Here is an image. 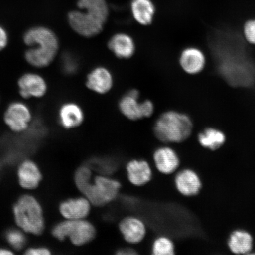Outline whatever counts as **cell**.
<instances>
[{"mask_svg": "<svg viewBox=\"0 0 255 255\" xmlns=\"http://www.w3.org/2000/svg\"><path fill=\"white\" fill-rule=\"evenodd\" d=\"M210 46L218 71L229 85L250 87L255 81V62L249 56L237 34L219 31L213 34Z\"/></svg>", "mask_w": 255, "mask_h": 255, "instance_id": "cell-1", "label": "cell"}, {"mask_svg": "<svg viewBox=\"0 0 255 255\" xmlns=\"http://www.w3.org/2000/svg\"><path fill=\"white\" fill-rule=\"evenodd\" d=\"M24 41L31 47L25 52V59L37 68L49 65L59 49V41L55 34L46 27H36L28 30L24 34Z\"/></svg>", "mask_w": 255, "mask_h": 255, "instance_id": "cell-2", "label": "cell"}, {"mask_svg": "<svg viewBox=\"0 0 255 255\" xmlns=\"http://www.w3.org/2000/svg\"><path fill=\"white\" fill-rule=\"evenodd\" d=\"M193 124L186 114L175 111L162 113L155 121L153 130L159 141L164 143H180L191 135Z\"/></svg>", "mask_w": 255, "mask_h": 255, "instance_id": "cell-3", "label": "cell"}, {"mask_svg": "<svg viewBox=\"0 0 255 255\" xmlns=\"http://www.w3.org/2000/svg\"><path fill=\"white\" fill-rule=\"evenodd\" d=\"M13 211L16 223L22 230L36 235L42 234L44 228L43 210L33 196H21L15 204Z\"/></svg>", "mask_w": 255, "mask_h": 255, "instance_id": "cell-4", "label": "cell"}, {"mask_svg": "<svg viewBox=\"0 0 255 255\" xmlns=\"http://www.w3.org/2000/svg\"><path fill=\"white\" fill-rule=\"evenodd\" d=\"M52 234L60 241L68 238L76 246H83L93 241L97 231L92 223L85 219H66L54 227Z\"/></svg>", "mask_w": 255, "mask_h": 255, "instance_id": "cell-5", "label": "cell"}, {"mask_svg": "<svg viewBox=\"0 0 255 255\" xmlns=\"http://www.w3.org/2000/svg\"><path fill=\"white\" fill-rule=\"evenodd\" d=\"M139 92L131 89L121 99L119 107L121 113L127 119L136 121L150 117L154 111V105L150 100L139 101Z\"/></svg>", "mask_w": 255, "mask_h": 255, "instance_id": "cell-6", "label": "cell"}, {"mask_svg": "<svg viewBox=\"0 0 255 255\" xmlns=\"http://www.w3.org/2000/svg\"><path fill=\"white\" fill-rule=\"evenodd\" d=\"M68 21L73 30L85 37H92L100 34L105 24L95 16L83 10L69 12Z\"/></svg>", "mask_w": 255, "mask_h": 255, "instance_id": "cell-7", "label": "cell"}, {"mask_svg": "<svg viewBox=\"0 0 255 255\" xmlns=\"http://www.w3.org/2000/svg\"><path fill=\"white\" fill-rule=\"evenodd\" d=\"M119 229L124 240L132 245L141 242L146 234L144 222L134 216H128L124 218L120 223Z\"/></svg>", "mask_w": 255, "mask_h": 255, "instance_id": "cell-8", "label": "cell"}, {"mask_svg": "<svg viewBox=\"0 0 255 255\" xmlns=\"http://www.w3.org/2000/svg\"><path fill=\"white\" fill-rule=\"evenodd\" d=\"M31 113L26 105L14 103L9 105L4 116L6 124L15 132L23 131L31 120Z\"/></svg>", "mask_w": 255, "mask_h": 255, "instance_id": "cell-9", "label": "cell"}, {"mask_svg": "<svg viewBox=\"0 0 255 255\" xmlns=\"http://www.w3.org/2000/svg\"><path fill=\"white\" fill-rule=\"evenodd\" d=\"M92 204L84 197L64 201L59 206L61 215L66 219L81 220L87 218L91 212Z\"/></svg>", "mask_w": 255, "mask_h": 255, "instance_id": "cell-10", "label": "cell"}, {"mask_svg": "<svg viewBox=\"0 0 255 255\" xmlns=\"http://www.w3.org/2000/svg\"><path fill=\"white\" fill-rule=\"evenodd\" d=\"M114 85V78L111 72L103 66L92 70L87 76L86 86L90 90L100 94L109 92Z\"/></svg>", "mask_w": 255, "mask_h": 255, "instance_id": "cell-11", "label": "cell"}, {"mask_svg": "<svg viewBox=\"0 0 255 255\" xmlns=\"http://www.w3.org/2000/svg\"><path fill=\"white\" fill-rule=\"evenodd\" d=\"M153 159L157 170L165 175L173 174L180 165V159L176 152L168 146H162L156 149Z\"/></svg>", "mask_w": 255, "mask_h": 255, "instance_id": "cell-12", "label": "cell"}, {"mask_svg": "<svg viewBox=\"0 0 255 255\" xmlns=\"http://www.w3.org/2000/svg\"><path fill=\"white\" fill-rule=\"evenodd\" d=\"M128 178L130 183L137 187L148 183L152 179V171L147 161L132 159L126 166Z\"/></svg>", "mask_w": 255, "mask_h": 255, "instance_id": "cell-13", "label": "cell"}, {"mask_svg": "<svg viewBox=\"0 0 255 255\" xmlns=\"http://www.w3.org/2000/svg\"><path fill=\"white\" fill-rule=\"evenodd\" d=\"M18 86L21 95L25 98L43 97L47 91L45 81L34 73H27L22 76L19 79Z\"/></svg>", "mask_w": 255, "mask_h": 255, "instance_id": "cell-14", "label": "cell"}, {"mask_svg": "<svg viewBox=\"0 0 255 255\" xmlns=\"http://www.w3.org/2000/svg\"><path fill=\"white\" fill-rule=\"evenodd\" d=\"M175 184L179 193L185 196L196 195L202 186L198 175L189 169L181 171L176 175Z\"/></svg>", "mask_w": 255, "mask_h": 255, "instance_id": "cell-15", "label": "cell"}, {"mask_svg": "<svg viewBox=\"0 0 255 255\" xmlns=\"http://www.w3.org/2000/svg\"><path fill=\"white\" fill-rule=\"evenodd\" d=\"M108 46L120 59H129L135 52V44L132 37L124 33H117L111 37Z\"/></svg>", "mask_w": 255, "mask_h": 255, "instance_id": "cell-16", "label": "cell"}, {"mask_svg": "<svg viewBox=\"0 0 255 255\" xmlns=\"http://www.w3.org/2000/svg\"><path fill=\"white\" fill-rule=\"evenodd\" d=\"M180 64L185 72L189 74H196L202 71L205 67V57L197 48H187L181 54Z\"/></svg>", "mask_w": 255, "mask_h": 255, "instance_id": "cell-17", "label": "cell"}, {"mask_svg": "<svg viewBox=\"0 0 255 255\" xmlns=\"http://www.w3.org/2000/svg\"><path fill=\"white\" fill-rule=\"evenodd\" d=\"M18 177L20 186L28 190L34 189L39 186L42 178L39 167L30 160L22 162L18 168Z\"/></svg>", "mask_w": 255, "mask_h": 255, "instance_id": "cell-18", "label": "cell"}, {"mask_svg": "<svg viewBox=\"0 0 255 255\" xmlns=\"http://www.w3.org/2000/svg\"><path fill=\"white\" fill-rule=\"evenodd\" d=\"M94 183L105 203L113 202L119 195L121 187L119 181L108 175H99L94 178Z\"/></svg>", "mask_w": 255, "mask_h": 255, "instance_id": "cell-19", "label": "cell"}, {"mask_svg": "<svg viewBox=\"0 0 255 255\" xmlns=\"http://www.w3.org/2000/svg\"><path fill=\"white\" fill-rule=\"evenodd\" d=\"M59 119L65 128H73L81 125L84 120V113L78 105L67 103L60 108Z\"/></svg>", "mask_w": 255, "mask_h": 255, "instance_id": "cell-20", "label": "cell"}, {"mask_svg": "<svg viewBox=\"0 0 255 255\" xmlns=\"http://www.w3.org/2000/svg\"><path fill=\"white\" fill-rule=\"evenodd\" d=\"M130 7L133 17L138 23L151 24L155 9L151 0H132Z\"/></svg>", "mask_w": 255, "mask_h": 255, "instance_id": "cell-21", "label": "cell"}, {"mask_svg": "<svg viewBox=\"0 0 255 255\" xmlns=\"http://www.w3.org/2000/svg\"><path fill=\"white\" fill-rule=\"evenodd\" d=\"M253 242V238L249 233L237 231L232 233L229 238L228 245L232 253L236 254H245L252 250Z\"/></svg>", "mask_w": 255, "mask_h": 255, "instance_id": "cell-22", "label": "cell"}, {"mask_svg": "<svg viewBox=\"0 0 255 255\" xmlns=\"http://www.w3.org/2000/svg\"><path fill=\"white\" fill-rule=\"evenodd\" d=\"M78 6L81 10L95 16L104 23L107 21L109 9L105 0H78Z\"/></svg>", "mask_w": 255, "mask_h": 255, "instance_id": "cell-23", "label": "cell"}, {"mask_svg": "<svg viewBox=\"0 0 255 255\" xmlns=\"http://www.w3.org/2000/svg\"><path fill=\"white\" fill-rule=\"evenodd\" d=\"M225 140L223 133L214 128H207L199 135L200 144L211 150H216L221 147Z\"/></svg>", "mask_w": 255, "mask_h": 255, "instance_id": "cell-24", "label": "cell"}, {"mask_svg": "<svg viewBox=\"0 0 255 255\" xmlns=\"http://www.w3.org/2000/svg\"><path fill=\"white\" fill-rule=\"evenodd\" d=\"M152 254L154 255H173L175 248L173 241L165 236L155 239L152 246Z\"/></svg>", "mask_w": 255, "mask_h": 255, "instance_id": "cell-25", "label": "cell"}, {"mask_svg": "<svg viewBox=\"0 0 255 255\" xmlns=\"http://www.w3.org/2000/svg\"><path fill=\"white\" fill-rule=\"evenodd\" d=\"M5 239L15 250H20L26 243V238L23 233L15 229H9L5 233Z\"/></svg>", "mask_w": 255, "mask_h": 255, "instance_id": "cell-26", "label": "cell"}, {"mask_svg": "<svg viewBox=\"0 0 255 255\" xmlns=\"http://www.w3.org/2000/svg\"><path fill=\"white\" fill-rule=\"evenodd\" d=\"M93 164L97 170L100 171L101 175H109L116 170V164L114 161L107 159H100L94 161Z\"/></svg>", "mask_w": 255, "mask_h": 255, "instance_id": "cell-27", "label": "cell"}, {"mask_svg": "<svg viewBox=\"0 0 255 255\" xmlns=\"http://www.w3.org/2000/svg\"><path fill=\"white\" fill-rule=\"evenodd\" d=\"M244 31L245 39L249 43L255 44V19L245 23Z\"/></svg>", "mask_w": 255, "mask_h": 255, "instance_id": "cell-28", "label": "cell"}, {"mask_svg": "<svg viewBox=\"0 0 255 255\" xmlns=\"http://www.w3.org/2000/svg\"><path fill=\"white\" fill-rule=\"evenodd\" d=\"M28 255H49L50 251L45 248H30L25 253Z\"/></svg>", "mask_w": 255, "mask_h": 255, "instance_id": "cell-29", "label": "cell"}, {"mask_svg": "<svg viewBox=\"0 0 255 255\" xmlns=\"http://www.w3.org/2000/svg\"><path fill=\"white\" fill-rule=\"evenodd\" d=\"M8 42V36L5 30L0 26V50L4 49Z\"/></svg>", "mask_w": 255, "mask_h": 255, "instance_id": "cell-30", "label": "cell"}, {"mask_svg": "<svg viewBox=\"0 0 255 255\" xmlns=\"http://www.w3.org/2000/svg\"><path fill=\"white\" fill-rule=\"evenodd\" d=\"M117 255H132L137 254L135 250L130 248H121L117 251Z\"/></svg>", "mask_w": 255, "mask_h": 255, "instance_id": "cell-31", "label": "cell"}, {"mask_svg": "<svg viewBox=\"0 0 255 255\" xmlns=\"http://www.w3.org/2000/svg\"><path fill=\"white\" fill-rule=\"evenodd\" d=\"M13 255V253L11 251L7 250V249L1 248L0 249V255Z\"/></svg>", "mask_w": 255, "mask_h": 255, "instance_id": "cell-32", "label": "cell"}]
</instances>
